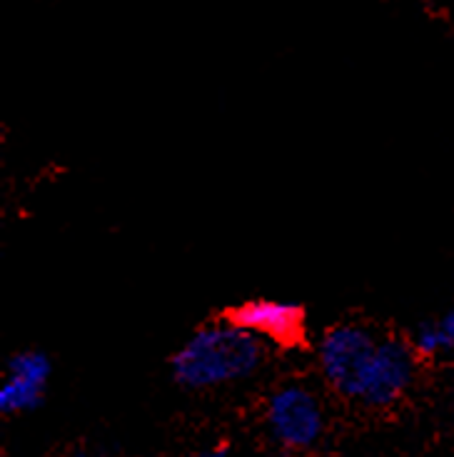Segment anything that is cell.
Returning a JSON list of instances; mask_svg holds the SVG:
<instances>
[{
  "label": "cell",
  "instance_id": "cell-1",
  "mask_svg": "<svg viewBox=\"0 0 454 457\" xmlns=\"http://www.w3.org/2000/svg\"><path fill=\"white\" fill-rule=\"evenodd\" d=\"M260 343L235 322L230 325H208L197 330L185 343L175 358L172 372L177 383L187 387H212L233 383L258 368Z\"/></svg>",
  "mask_w": 454,
  "mask_h": 457
},
{
  "label": "cell",
  "instance_id": "cell-2",
  "mask_svg": "<svg viewBox=\"0 0 454 457\" xmlns=\"http://www.w3.org/2000/svg\"><path fill=\"white\" fill-rule=\"evenodd\" d=\"M415 372V360L405 343L400 340H377L372 355L357 378L352 395L367 405L382 408L402 395Z\"/></svg>",
  "mask_w": 454,
  "mask_h": 457
},
{
  "label": "cell",
  "instance_id": "cell-3",
  "mask_svg": "<svg viewBox=\"0 0 454 457\" xmlns=\"http://www.w3.org/2000/svg\"><path fill=\"white\" fill-rule=\"evenodd\" d=\"M268 422L272 435L293 450L315 445L322 435V408L318 397L300 385L277 390L268 405Z\"/></svg>",
  "mask_w": 454,
  "mask_h": 457
},
{
  "label": "cell",
  "instance_id": "cell-4",
  "mask_svg": "<svg viewBox=\"0 0 454 457\" xmlns=\"http://www.w3.org/2000/svg\"><path fill=\"white\" fill-rule=\"evenodd\" d=\"M375 345H377V337L362 325H340L325 335L319 345L322 370L343 395H352V387Z\"/></svg>",
  "mask_w": 454,
  "mask_h": 457
},
{
  "label": "cell",
  "instance_id": "cell-5",
  "mask_svg": "<svg viewBox=\"0 0 454 457\" xmlns=\"http://www.w3.org/2000/svg\"><path fill=\"white\" fill-rule=\"evenodd\" d=\"M50 362L43 353H18L8 365V378L0 387V410L23 412L36 408L48 383Z\"/></svg>",
  "mask_w": 454,
  "mask_h": 457
},
{
  "label": "cell",
  "instance_id": "cell-6",
  "mask_svg": "<svg viewBox=\"0 0 454 457\" xmlns=\"http://www.w3.org/2000/svg\"><path fill=\"white\" fill-rule=\"evenodd\" d=\"M233 322L250 335H265L275 343H293L302 330V312L293 303L250 300L235 310Z\"/></svg>",
  "mask_w": 454,
  "mask_h": 457
},
{
  "label": "cell",
  "instance_id": "cell-7",
  "mask_svg": "<svg viewBox=\"0 0 454 457\" xmlns=\"http://www.w3.org/2000/svg\"><path fill=\"white\" fill-rule=\"evenodd\" d=\"M415 345L422 355H434L440 350L454 347V308L440 322L422 325L415 335Z\"/></svg>",
  "mask_w": 454,
  "mask_h": 457
},
{
  "label": "cell",
  "instance_id": "cell-8",
  "mask_svg": "<svg viewBox=\"0 0 454 457\" xmlns=\"http://www.w3.org/2000/svg\"><path fill=\"white\" fill-rule=\"evenodd\" d=\"M193 457H225V450L222 447H212V450H200Z\"/></svg>",
  "mask_w": 454,
  "mask_h": 457
}]
</instances>
